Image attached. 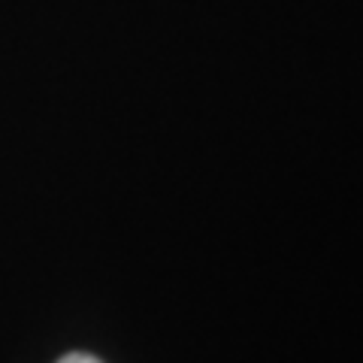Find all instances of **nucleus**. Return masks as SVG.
Listing matches in <instances>:
<instances>
[{"mask_svg":"<svg viewBox=\"0 0 363 363\" xmlns=\"http://www.w3.org/2000/svg\"><path fill=\"white\" fill-rule=\"evenodd\" d=\"M58 363H100V360H97V357H91V354H82V351H73V354L61 357Z\"/></svg>","mask_w":363,"mask_h":363,"instance_id":"obj_1","label":"nucleus"}]
</instances>
